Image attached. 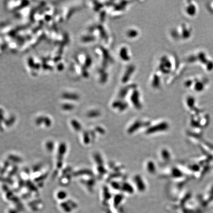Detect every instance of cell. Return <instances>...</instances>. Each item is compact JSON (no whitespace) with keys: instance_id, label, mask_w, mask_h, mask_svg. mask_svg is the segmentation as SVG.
I'll return each instance as SVG.
<instances>
[{"instance_id":"5","label":"cell","mask_w":213,"mask_h":213,"mask_svg":"<svg viewBox=\"0 0 213 213\" xmlns=\"http://www.w3.org/2000/svg\"><path fill=\"white\" fill-rule=\"evenodd\" d=\"M208 7L210 12L213 14V2H211L210 3V4H208Z\"/></svg>"},{"instance_id":"4","label":"cell","mask_w":213,"mask_h":213,"mask_svg":"<svg viewBox=\"0 0 213 213\" xmlns=\"http://www.w3.org/2000/svg\"><path fill=\"white\" fill-rule=\"evenodd\" d=\"M183 11L184 15L188 18H195L199 13L198 5L194 1H186L183 4Z\"/></svg>"},{"instance_id":"2","label":"cell","mask_w":213,"mask_h":213,"mask_svg":"<svg viewBox=\"0 0 213 213\" xmlns=\"http://www.w3.org/2000/svg\"><path fill=\"white\" fill-rule=\"evenodd\" d=\"M210 80L208 77L197 75L189 77L185 79L184 86L194 93L200 94L206 91L209 87Z\"/></svg>"},{"instance_id":"3","label":"cell","mask_w":213,"mask_h":213,"mask_svg":"<svg viewBox=\"0 0 213 213\" xmlns=\"http://www.w3.org/2000/svg\"><path fill=\"white\" fill-rule=\"evenodd\" d=\"M171 36L176 41L186 42L190 41L194 36V29L192 25L183 22L174 27L171 31Z\"/></svg>"},{"instance_id":"1","label":"cell","mask_w":213,"mask_h":213,"mask_svg":"<svg viewBox=\"0 0 213 213\" xmlns=\"http://www.w3.org/2000/svg\"><path fill=\"white\" fill-rule=\"evenodd\" d=\"M186 62L190 64L197 65L206 73L213 71V59L206 50L198 49L187 56Z\"/></svg>"}]
</instances>
